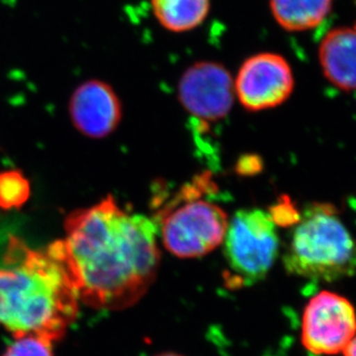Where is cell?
Instances as JSON below:
<instances>
[{"instance_id":"6da1fadb","label":"cell","mask_w":356,"mask_h":356,"mask_svg":"<svg viewBox=\"0 0 356 356\" xmlns=\"http://www.w3.org/2000/svg\"><path fill=\"white\" fill-rule=\"evenodd\" d=\"M158 233L151 219L108 197L71 213L65 237L48 250L65 267L80 303L115 312L136 305L154 282L161 259Z\"/></svg>"},{"instance_id":"7a4b0ae2","label":"cell","mask_w":356,"mask_h":356,"mask_svg":"<svg viewBox=\"0 0 356 356\" xmlns=\"http://www.w3.org/2000/svg\"><path fill=\"white\" fill-rule=\"evenodd\" d=\"M80 300L62 263L48 249L10 242L0 265V327L15 337L62 339L76 322Z\"/></svg>"},{"instance_id":"3957f363","label":"cell","mask_w":356,"mask_h":356,"mask_svg":"<svg viewBox=\"0 0 356 356\" xmlns=\"http://www.w3.org/2000/svg\"><path fill=\"white\" fill-rule=\"evenodd\" d=\"M287 273L332 281L356 273V238L329 202L309 204L291 227L282 254Z\"/></svg>"},{"instance_id":"277c9868","label":"cell","mask_w":356,"mask_h":356,"mask_svg":"<svg viewBox=\"0 0 356 356\" xmlns=\"http://www.w3.org/2000/svg\"><path fill=\"white\" fill-rule=\"evenodd\" d=\"M223 254L230 287H248L264 280L280 254V237L268 212L241 209L228 223Z\"/></svg>"},{"instance_id":"5b68a950","label":"cell","mask_w":356,"mask_h":356,"mask_svg":"<svg viewBox=\"0 0 356 356\" xmlns=\"http://www.w3.org/2000/svg\"><path fill=\"white\" fill-rule=\"evenodd\" d=\"M228 223V216L220 206L186 192L177 199V204L163 209L158 232L170 254L197 258L222 243Z\"/></svg>"},{"instance_id":"8992f818","label":"cell","mask_w":356,"mask_h":356,"mask_svg":"<svg viewBox=\"0 0 356 356\" xmlns=\"http://www.w3.org/2000/svg\"><path fill=\"white\" fill-rule=\"evenodd\" d=\"M355 336L356 310L348 298L329 291L310 298L302 315L305 350L315 355H337Z\"/></svg>"},{"instance_id":"52a82bcc","label":"cell","mask_w":356,"mask_h":356,"mask_svg":"<svg viewBox=\"0 0 356 356\" xmlns=\"http://www.w3.org/2000/svg\"><path fill=\"white\" fill-rule=\"evenodd\" d=\"M294 74L284 57L273 52L251 56L234 81L235 94L249 111L280 106L294 89Z\"/></svg>"},{"instance_id":"ba28073f","label":"cell","mask_w":356,"mask_h":356,"mask_svg":"<svg viewBox=\"0 0 356 356\" xmlns=\"http://www.w3.org/2000/svg\"><path fill=\"white\" fill-rule=\"evenodd\" d=\"M235 95L232 74L219 63H195L183 73L178 83L181 106L204 122L225 118L233 108Z\"/></svg>"},{"instance_id":"9c48e42d","label":"cell","mask_w":356,"mask_h":356,"mask_svg":"<svg viewBox=\"0 0 356 356\" xmlns=\"http://www.w3.org/2000/svg\"><path fill=\"white\" fill-rule=\"evenodd\" d=\"M70 116L76 130L94 139L109 136L122 118L120 101L108 83L89 80L70 99Z\"/></svg>"},{"instance_id":"30bf717a","label":"cell","mask_w":356,"mask_h":356,"mask_svg":"<svg viewBox=\"0 0 356 356\" xmlns=\"http://www.w3.org/2000/svg\"><path fill=\"white\" fill-rule=\"evenodd\" d=\"M318 59L330 83L343 90H356V24L329 31L319 44Z\"/></svg>"},{"instance_id":"8fae6325","label":"cell","mask_w":356,"mask_h":356,"mask_svg":"<svg viewBox=\"0 0 356 356\" xmlns=\"http://www.w3.org/2000/svg\"><path fill=\"white\" fill-rule=\"evenodd\" d=\"M332 5L333 0H270L274 20L291 33L319 27L331 13Z\"/></svg>"},{"instance_id":"7c38bea8","label":"cell","mask_w":356,"mask_h":356,"mask_svg":"<svg viewBox=\"0 0 356 356\" xmlns=\"http://www.w3.org/2000/svg\"><path fill=\"white\" fill-rule=\"evenodd\" d=\"M159 24L172 33H185L206 20L211 0H151Z\"/></svg>"},{"instance_id":"4fadbf2b","label":"cell","mask_w":356,"mask_h":356,"mask_svg":"<svg viewBox=\"0 0 356 356\" xmlns=\"http://www.w3.org/2000/svg\"><path fill=\"white\" fill-rule=\"evenodd\" d=\"M31 185L27 178L19 172L0 174V207L17 209L27 202Z\"/></svg>"},{"instance_id":"5bb4252c","label":"cell","mask_w":356,"mask_h":356,"mask_svg":"<svg viewBox=\"0 0 356 356\" xmlns=\"http://www.w3.org/2000/svg\"><path fill=\"white\" fill-rule=\"evenodd\" d=\"M52 345L50 340L34 334L15 337L3 356H54Z\"/></svg>"},{"instance_id":"9a60e30c","label":"cell","mask_w":356,"mask_h":356,"mask_svg":"<svg viewBox=\"0 0 356 356\" xmlns=\"http://www.w3.org/2000/svg\"><path fill=\"white\" fill-rule=\"evenodd\" d=\"M268 214L273 220L275 226L293 227L298 223L301 216L294 204L288 197H281L275 205L268 209Z\"/></svg>"},{"instance_id":"2e32d148","label":"cell","mask_w":356,"mask_h":356,"mask_svg":"<svg viewBox=\"0 0 356 356\" xmlns=\"http://www.w3.org/2000/svg\"><path fill=\"white\" fill-rule=\"evenodd\" d=\"M343 356H356V336L350 340V343L343 350Z\"/></svg>"},{"instance_id":"e0dca14e","label":"cell","mask_w":356,"mask_h":356,"mask_svg":"<svg viewBox=\"0 0 356 356\" xmlns=\"http://www.w3.org/2000/svg\"><path fill=\"white\" fill-rule=\"evenodd\" d=\"M155 356H183V355H181V354H177V353H161V354H158V355H155Z\"/></svg>"}]
</instances>
